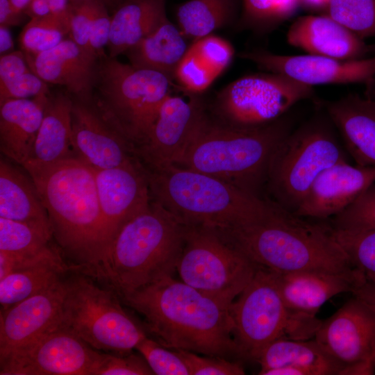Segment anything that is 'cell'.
I'll use <instances>...</instances> for the list:
<instances>
[{"instance_id": "2e32d148", "label": "cell", "mask_w": 375, "mask_h": 375, "mask_svg": "<svg viewBox=\"0 0 375 375\" xmlns=\"http://www.w3.org/2000/svg\"><path fill=\"white\" fill-rule=\"evenodd\" d=\"M239 56L267 72L283 74L311 87L324 84L368 85L375 78V56L343 60L308 53L288 56L253 50L242 52Z\"/></svg>"}, {"instance_id": "836d02e7", "label": "cell", "mask_w": 375, "mask_h": 375, "mask_svg": "<svg viewBox=\"0 0 375 375\" xmlns=\"http://www.w3.org/2000/svg\"><path fill=\"white\" fill-rule=\"evenodd\" d=\"M69 35V13L60 16L50 14L31 18L19 35V44L25 53L35 55L49 50Z\"/></svg>"}, {"instance_id": "d4e9b609", "label": "cell", "mask_w": 375, "mask_h": 375, "mask_svg": "<svg viewBox=\"0 0 375 375\" xmlns=\"http://www.w3.org/2000/svg\"><path fill=\"white\" fill-rule=\"evenodd\" d=\"M326 110L357 165L375 167V99L351 94Z\"/></svg>"}, {"instance_id": "f1b7e54d", "label": "cell", "mask_w": 375, "mask_h": 375, "mask_svg": "<svg viewBox=\"0 0 375 375\" xmlns=\"http://www.w3.org/2000/svg\"><path fill=\"white\" fill-rule=\"evenodd\" d=\"M185 38L167 18L125 54L133 66L157 72L173 82L176 69L189 47Z\"/></svg>"}, {"instance_id": "83f0119b", "label": "cell", "mask_w": 375, "mask_h": 375, "mask_svg": "<svg viewBox=\"0 0 375 375\" xmlns=\"http://www.w3.org/2000/svg\"><path fill=\"white\" fill-rule=\"evenodd\" d=\"M0 217L51 228L47 212L29 174L2 158Z\"/></svg>"}, {"instance_id": "c3c4849f", "label": "cell", "mask_w": 375, "mask_h": 375, "mask_svg": "<svg viewBox=\"0 0 375 375\" xmlns=\"http://www.w3.org/2000/svg\"><path fill=\"white\" fill-rule=\"evenodd\" d=\"M31 71L25 53L12 51L0 58V90Z\"/></svg>"}, {"instance_id": "7dc6e473", "label": "cell", "mask_w": 375, "mask_h": 375, "mask_svg": "<svg viewBox=\"0 0 375 375\" xmlns=\"http://www.w3.org/2000/svg\"><path fill=\"white\" fill-rule=\"evenodd\" d=\"M111 26V16L108 15L107 6L99 1L90 29L88 49L98 59L103 58V49L108 46Z\"/></svg>"}, {"instance_id": "bcb514c9", "label": "cell", "mask_w": 375, "mask_h": 375, "mask_svg": "<svg viewBox=\"0 0 375 375\" xmlns=\"http://www.w3.org/2000/svg\"><path fill=\"white\" fill-rule=\"evenodd\" d=\"M49 94L47 83L30 71L0 90V103L8 99H31Z\"/></svg>"}, {"instance_id": "4316f807", "label": "cell", "mask_w": 375, "mask_h": 375, "mask_svg": "<svg viewBox=\"0 0 375 375\" xmlns=\"http://www.w3.org/2000/svg\"><path fill=\"white\" fill-rule=\"evenodd\" d=\"M167 18L165 0H124L111 16L109 57L116 58Z\"/></svg>"}, {"instance_id": "d6a6232c", "label": "cell", "mask_w": 375, "mask_h": 375, "mask_svg": "<svg viewBox=\"0 0 375 375\" xmlns=\"http://www.w3.org/2000/svg\"><path fill=\"white\" fill-rule=\"evenodd\" d=\"M301 0H242L238 25L258 34L269 33L291 18Z\"/></svg>"}, {"instance_id": "8d00e7d4", "label": "cell", "mask_w": 375, "mask_h": 375, "mask_svg": "<svg viewBox=\"0 0 375 375\" xmlns=\"http://www.w3.org/2000/svg\"><path fill=\"white\" fill-rule=\"evenodd\" d=\"M326 12L359 38L375 37V0H331Z\"/></svg>"}, {"instance_id": "ac0fdd59", "label": "cell", "mask_w": 375, "mask_h": 375, "mask_svg": "<svg viewBox=\"0 0 375 375\" xmlns=\"http://www.w3.org/2000/svg\"><path fill=\"white\" fill-rule=\"evenodd\" d=\"M94 172L106 252L119 228L147 208L151 197L145 169L138 158Z\"/></svg>"}, {"instance_id": "9c48e42d", "label": "cell", "mask_w": 375, "mask_h": 375, "mask_svg": "<svg viewBox=\"0 0 375 375\" xmlns=\"http://www.w3.org/2000/svg\"><path fill=\"white\" fill-rule=\"evenodd\" d=\"M229 313L240 354L254 360L277 339L314 338L322 322L290 311L281 297L274 272L262 267L231 303Z\"/></svg>"}, {"instance_id": "94428289", "label": "cell", "mask_w": 375, "mask_h": 375, "mask_svg": "<svg viewBox=\"0 0 375 375\" xmlns=\"http://www.w3.org/2000/svg\"><path fill=\"white\" fill-rule=\"evenodd\" d=\"M373 360H374V367H375V351H374V356H373Z\"/></svg>"}, {"instance_id": "9a60e30c", "label": "cell", "mask_w": 375, "mask_h": 375, "mask_svg": "<svg viewBox=\"0 0 375 375\" xmlns=\"http://www.w3.org/2000/svg\"><path fill=\"white\" fill-rule=\"evenodd\" d=\"M203 103L169 94L163 100L147 140L134 149L145 169L176 165L194 133Z\"/></svg>"}, {"instance_id": "6f0895ef", "label": "cell", "mask_w": 375, "mask_h": 375, "mask_svg": "<svg viewBox=\"0 0 375 375\" xmlns=\"http://www.w3.org/2000/svg\"><path fill=\"white\" fill-rule=\"evenodd\" d=\"M71 2H78V1H97L103 3L105 5L110 6L115 3H119L123 1L124 0H70Z\"/></svg>"}, {"instance_id": "8fae6325", "label": "cell", "mask_w": 375, "mask_h": 375, "mask_svg": "<svg viewBox=\"0 0 375 375\" xmlns=\"http://www.w3.org/2000/svg\"><path fill=\"white\" fill-rule=\"evenodd\" d=\"M258 267L217 229L186 226L176 272L182 281L201 292L229 308Z\"/></svg>"}, {"instance_id": "52a82bcc", "label": "cell", "mask_w": 375, "mask_h": 375, "mask_svg": "<svg viewBox=\"0 0 375 375\" xmlns=\"http://www.w3.org/2000/svg\"><path fill=\"white\" fill-rule=\"evenodd\" d=\"M100 59L94 83L99 91L96 105L135 149L147 140L173 82L160 73L115 58Z\"/></svg>"}, {"instance_id": "d6986e66", "label": "cell", "mask_w": 375, "mask_h": 375, "mask_svg": "<svg viewBox=\"0 0 375 375\" xmlns=\"http://www.w3.org/2000/svg\"><path fill=\"white\" fill-rule=\"evenodd\" d=\"M374 183L375 167L336 163L318 176L294 213L318 219L335 216Z\"/></svg>"}, {"instance_id": "7a4b0ae2", "label": "cell", "mask_w": 375, "mask_h": 375, "mask_svg": "<svg viewBox=\"0 0 375 375\" xmlns=\"http://www.w3.org/2000/svg\"><path fill=\"white\" fill-rule=\"evenodd\" d=\"M162 345L208 356L240 354L229 308L167 276L120 297Z\"/></svg>"}, {"instance_id": "9f6ffc18", "label": "cell", "mask_w": 375, "mask_h": 375, "mask_svg": "<svg viewBox=\"0 0 375 375\" xmlns=\"http://www.w3.org/2000/svg\"><path fill=\"white\" fill-rule=\"evenodd\" d=\"M15 9L19 12H24L31 0H10Z\"/></svg>"}, {"instance_id": "681fc988", "label": "cell", "mask_w": 375, "mask_h": 375, "mask_svg": "<svg viewBox=\"0 0 375 375\" xmlns=\"http://www.w3.org/2000/svg\"><path fill=\"white\" fill-rule=\"evenodd\" d=\"M354 297L360 300L375 313V286L365 280L352 292Z\"/></svg>"}, {"instance_id": "4fadbf2b", "label": "cell", "mask_w": 375, "mask_h": 375, "mask_svg": "<svg viewBox=\"0 0 375 375\" xmlns=\"http://www.w3.org/2000/svg\"><path fill=\"white\" fill-rule=\"evenodd\" d=\"M99 353L59 322L0 358V374L92 375Z\"/></svg>"}, {"instance_id": "11a10c76", "label": "cell", "mask_w": 375, "mask_h": 375, "mask_svg": "<svg viewBox=\"0 0 375 375\" xmlns=\"http://www.w3.org/2000/svg\"><path fill=\"white\" fill-rule=\"evenodd\" d=\"M331 0H301V6L312 10L326 11Z\"/></svg>"}, {"instance_id": "44dd1931", "label": "cell", "mask_w": 375, "mask_h": 375, "mask_svg": "<svg viewBox=\"0 0 375 375\" xmlns=\"http://www.w3.org/2000/svg\"><path fill=\"white\" fill-rule=\"evenodd\" d=\"M281 297L290 311L315 318L319 308L331 297L352 292L365 280L356 269L342 272L324 270L274 272Z\"/></svg>"}, {"instance_id": "e575fe53", "label": "cell", "mask_w": 375, "mask_h": 375, "mask_svg": "<svg viewBox=\"0 0 375 375\" xmlns=\"http://www.w3.org/2000/svg\"><path fill=\"white\" fill-rule=\"evenodd\" d=\"M53 238L48 226L0 217V251L26 253L48 247Z\"/></svg>"}, {"instance_id": "db71d44e", "label": "cell", "mask_w": 375, "mask_h": 375, "mask_svg": "<svg viewBox=\"0 0 375 375\" xmlns=\"http://www.w3.org/2000/svg\"><path fill=\"white\" fill-rule=\"evenodd\" d=\"M52 14L56 15H67L71 4L70 0H47Z\"/></svg>"}, {"instance_id": "7402d4cb", "label": "cell", "mask_w": 375, "mask_h": 375, "mask_svg": "<svg viewBox=\"0 0 375 375\" xmlns=\"http://www.w3.org/2000/svg\"><path fill=\"white\" fill-rule=\"evenodd\" d=\"M25 55L31 71L47 83L64 86L76 98L90 99L98 58L69 37L49 50Z\"/></svg>"}, {"instance_id": "74e56055", "label": "cell", "mask_w": 375, "mask_h": 375, "mask_svg": "<svg viewBox=\"0 0 375 375\" xmlns=\"http://www.w3.org/2000/svg\"><path fill=\"white\" fill-rule=\"evenodd\" d=\"M333 228L350 231L375 228V183L335 216Z\"/></svg>"}, {"instance_id": "ee69618b", "label": "cell", "mask_w": 375, "mask_h": 375, "mask_svg": "<svg viewBox=\"0 0 375 375\" xmlns=\"http://www.w3.org/2000/svg\"><path fill=\"white\" fill-rule=\"evenodd\" d=\"M183 358L190 375H242L243 367L238 363L217 356H200L189 351L176 350Z\"/></svg>"}, {"instance_id": "d590c367", "label": "cell", "mask_w": 375, "mask_h": 375, "mask_svg": "<svg viewBox=\"0 0 375 375\" xmlns=\"http://www.w3.org/2000/svg\"><path fill=\"white\" fill-rule=\"evenodd\" d=\"M331 233L352 266L375 286V228L350 231L333 227Z\"/></svg>"}, {"instance_id": "f546056e", "label": "cell", "mask_w": 375, "mask_h": 375, "mask_svg": "<svg viewBox=\"0 0 375 375\" xmlns=\"http://www.w3.org/2000/svg\"><path fill=\"white\" fill-rule=\"evenodd\" d=\"M72 106L73 99L67 94L49 97L31 160L50 163L73 155L71 144Z\"/></svg>"}, {"instance_id": "f6af8a7d", "label": "cell", "mask_w": 375, "mask_h": 375, "mask_svg": "<svg viewBox=\"0 0 375 375\" xmlns=\"http://www.w3.org/2000/svg\"><path fill=\"white\" fill-rule=\"evenodd\" d=\"M98 2L97 1L71 2L69 9V36L89 53L90 29Z\"/></svg>"}, {"instance_id": "277c9868", "label": "cell", "mask_w": 375, "mask_h": 375, "mask_svg": "<svg viewBox=\"0 0 375 375\" xmlns=\"http://www.w3.org/2000/svg\"><path fill=\"white\" fill-rule=\"evenodd\" d=\"M288 117L257 128L228 126L203 106L192 138L176 164L229 182L256 196L266 183L278 146L292 131Z\"/></svg>"}, {"instance_id": "5bb4252c", "label": "cell", "mask_w": 375, "mask_h": 375, "mask_svg": "<svg viewBox=\"0 0 375 375\" xmlns=\"http://www.w3.org/2000/svg\"><path fill=\"white\" fill-rule=\"evenodd\" d=\"M314 340L342 367L347 375L356 366L374 363L375 313L354 297L322 322Z\"/></svg>"}, {"instance_id": "6da1fadb", "label": "cell", "mask_w": 375, "mask_h": 375, "mask_svg": "<svg viewBox=\"0 0 375 375\" xmlns=\"http://www.w3.org/2000/svg\"><path fill=\"white\" fill-rule=\"evenodd\" d=\"M58 249L72 268L95 277L106 253L94 169L74 155L50 163L28 160Z\"/></svg>"}, {"instance_id": "30bf717a", "label": "cell", "mask_w": 375, "mask_h": 375, "mask_svg": "<svg viewBox=\"0 0 375 375\" xmlns=\"http://www.w3.org/2000/svg\"><path fill=\"white\" fill-rule=\"evenodd\" d=\"M347 161L326 121L313 118L291 131L271 159L266 183L272 201L294 212L318 176Z\"/></svg>"}, {"instance_id": "ffe728a7", "label": "cell", "mask_w": 375, "mask_h": 375, "mask_svg": "<svg viewBox=\"0 0 375 375\" xmlns=\"http://www.w3.org/2000/svg\"><path fill=\"white\" fill-rule=\"evenodd\" d=\"M64 278L0 314V358L60 322Z\"/></svg>"}, {"instance_id": "603a6c76", "label": "cell", "mask_w": 375, "mask_h": 375, "mask_svg": "<svg viewBox=\"0 0 375 375\" xmlns=\"http://www.w3.org/2000/svg\"><path fill=\"white\" fill-rule=\"evenodd\" d=\"M287 42L308 54L350 60L370 52L363 39L328 15H304L296 19L286 34Z\"/></svg>"}, {"instance_id": "e0dca14e", "label": "cell", "mask_w": 375, "mask_h": 375, "mask_svg": "<svg viewBox=\"0 0 375 375\" xmlns=\"http://www.w3.org/2000/svg\"><path fill=\"white\" fill-rule=\"evenodd\" d=\"M72 150L93 169H104L136 159L134 146L90 99L73 100Z\"/></svg>"}, {"instance_id": "4dcf8cb0", "label": "cell", "mask_w": 375, "mask_h": 375, "mask_svg": "<svg viewBox=\"0 0 375 375\" xmlns=\"http://www.w3.org/2000/svg\"><path fill=\"white\" fill-rule=\"evenodd\" d=\"M237 10V0H188L177 10L178 28L195 41L232 24Z\"/></svg>"}, {"instance_id": "8992f818", "label": "cell", "mask_w": 375, "mask_h": 375, "mask_svg": "<svg viewBox=\"0 0 375 375\" xmlns=\"http://www.w3.org/2000/svg\"><path fill=\"white\" fill-rule=\"evenodd\" d=\"M145 171L151 199L186 226L230 228L262 217L270 206L271 200L177 165Z\"/></svg>"}, {"instance_id": "f907efd6", "label": "cell", "mask_w": 375, "mask_h": 375, "mask_svg": "<svg viewBox=\"0 0 375 375\" xmlns=\"http://www.w3.org/2000/svg\"><path fill=\"white\" fill-rule=\"evenodd\" d=\"M20 15L10 0H0V25L9 26L15 24Z\"/></svg>"}, {"instance_id": "484cf974", "label": "cell", "mask_w": 375, "mask_h": 375, "mask_svg": "<svg viewBox=\"0 0 375 375\" xmlns=\"http://www.w3.org/2000/svg\"><path fill=\"white\" fill-rule=\"evenodd\" d=\"M49 99V94L0 103V150L8 159L22 166L31 158Z\"/></svg>"}, {"instance_id": "cb8c5ba5", "label": "cell", "mask_w": 375, "mask_h": 375, "mask_svg": "<svg viewBox=\"0 0 375 375\" xmlns=\"http://www.w3.org/2000/svg\"><path fill=\"white\" fill-rule=\"evenodd\" d=\"M260 375H340L342 367L315 340L277 339L256 360Z\"/></svg>"}, {"instance_id": "f5cc1de1", "label": "cell", "mask_w": 375, "mask_h": 375, "mask_svg": "<svg viewBox=\"0 0 375 375\" xmlns=\"http://www.w3.org/2000/svg\"><path fill=\"white\" fill-rule=\"evenodd\" d=\"M13 41L8 26L0 25V53L4 55L10 53Z\"/></svg>"}, {"instance_id": "3957f363", "label": "cell", "mask_w": 375, "mask_h": 375, "mask_svg": "<svg viewBox=\"0 0 375 375\" xmlns=\"http://www.w3.org/2000/svg\"><path fill=\"white\" fill-rule=\"evenodd\" d=\"M216 229L258 266L276 272L353 269L331 228L310 223L272 200L262 217Z\"/></svg>"}, {"instance_id": "f35d334b", "label": "cell", "mask_w": 375, "mask_h": 375, "mask_svg": "<svg viewBox=\"0 0 375 375\" xmlns=\"http://www.w3.org/2000/svg\"><path fill=\"white\" fill-rule=\"evenodd\" d=\"M167 349L147 336L135 349L144 357L154 374L190 375L186 364L178 352Z\"/></svg>"}, {"instance_id": "816d5d0a", "label": "cell", "mask_w": 375, "mask_h": 375, "mask_svg": "<svg viewBox=\"0 0 375 375\" xmlns=\"http://www.w3.org/2000/svg\"><path fill=\"white\" fill-rule=\"evenodd\" d=\"M24 12L31 19L42 17L51 14L47 0H31Z\"/></svg>"}, {"instance_id": "b9f144b4", "label": "cell", "mask_w": 375, "mask_h": 375, "mask_svg": "<svg viewBox=\"0 0 375 375\" xmlns=\"http://www.w3.org/2000/svg\"><path fill=\"white\" fill-rule=\"evenodd\" d=\"M190 47L217 76L230 65L235 54L229 41L212 34L194 41Z\"/></svg>"}, {"instance_id": "91938a15", "label": "cell", "mask_w": 375, "mask_h": 375, "mask_svg": "<svg viewBox=\"0 0 375 375\" xmlns=\"http://www.w3.org/2000/svg\"><path fill=\"white\" fill-rule=\"evenodd\" d=\"M374 80H375V78ZM369 90L371 91L370 93H369L370 96H369L368 97H371L372 94L375 95V88H371V89H369Z\"/></svg>"}, {"instance_id": "5b68a950", "label": "cell", "mask_w": 375, "mask_h": 375, "mask_svg": "<svg viewBox=\"0 0 375 375\" xmlns=\"http://www.w3.org/2000/svg\"><path fill=\"white\" fill-rule=\"evenodd\" d=\"M186 226L151 199L128 220L106 250L94 278L122 297L172 276L184 242Z\"/></svg>"}, {"instance_id": "ba28073f", "label": "cell", "mask_w": 375, "mask_h": 375, "mask_svg": "<svg viewBox=\"0 0 375 375\" xmlns=\"http://www.w3.org/2000/svg\"><path fill=\"white\" fill-rule=\"evenodd\" d=\"M60 323L98 351L128 353L147 337L111 288L81 272L63 280Z\"/></svg>"}, {"instance_id": "ab89813d", "label": "cell", "mask_w": 375, "mask_h": 375, "mask_svg": "<svg viewBox=\"0 0 375 375\" xmlns=\"http://www.w3.org/2000/svg\"><path fill=\"white\" fill-rule=\"evenodd\" d=\"M217 77L189 47L176 69L174 81L184 90L194 94L204 91Z\"/></svg>"}, {"instance_id": "7bdbcfd3", "label": "cell", "mask_w": 375, "mask_h": 375, "mask_svg": "<svg viewBox=\"0 0 375 375\" xmlns=\"http://www.w3.org/2000/svg\"><path fill=\"white\" fill-rule=\"evenodd\" d=\"M50 264L67 265L60 249L51 245L26 253L0 251V278L12 272Z\"/></svg>"}, {"instance_id": "60d3db41", "label": "cell", "mask_w": 375, "mask_h": 375, "mask_svg": "<svg viewBox=\"0 0 375 375\" xmlns=\"http://www.w3.org/2000/svg\"><path fill=\"white\" fill-rule=\"evenodd\" d=\"M154 374L147 362L140 356L131 353H101L92 375H151Z\"/></svg>"}, {"instance_id": "1f68e13d", "label": "cell", "mask_w": 375, "mask_h": 375, "mask_svg": "<svg viewBox=\"0 0 375 375\" xmlns=\"http://www.w3.org/2000/svg\"><path fill=\"white\" fill-rule=\"evenodd\" d=\"M67 265H43L12 272L0 278L1 310L40 293L61 281Z\"/></svg>"}, {"instance_id": "680465c9", "label": "cell", "mask_w": 375, "mask_h": 375, "mask_svg": "<svg viewBox=\"0 0 375 375\" xmlns=\"http://www.w3.org/2000/svg\"><path fill=\"white\" fill-rule=\"evenodd\" d=\"M370 47V52H372L374 53V56H375V44L372 45H369Z\"/></svg>"}, {"instance_id": "7c38bea8", "label": "cell", "mask_w": 375, "mask_h": 375, "mask_svg": "<svg viewBox=\"0 0 375 375\" xmlns=\"http://www.w3.org/2000/svg\"><path fill=\"white\" fill-rule=\"evenodd\" d=\"M313 93L312 87L281 74H249L217 93L213 117L235 128L260 127L281 118L294 104L310 98Z\"/></svg>"}]
</instances>
